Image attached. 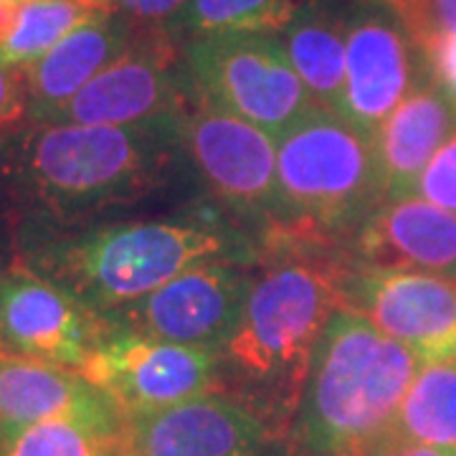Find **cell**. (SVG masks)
<instances>
[{
  "label": "cell",
  "mask_w": 456,
  "mask_h": 456,
  "mask_svg": "<svg viewBox=\"0 0 456 456\" xmlns=\"http://www.w3.org/2000/svg\"><path fill=\"white\" fill-rule=\"evenodd\" d=\"M373 456H456V449L449 446H434V444H421V441L401 439L391 436Z\"/></svg>",
  "instance_id": "f1b7e54d"
},
{
  "label": "cell",
  "mask_w": 456,
  "mask_h": 456,
  "mask_svg": "<svg viewBox=\"0 0 456 456\" xmlns=\"http://www.w3.org/2000/svg\"><path fill=\"white\" fill-rule=\"evenodd\" d=\"M416 196L456 213V134L436 150L416 183Z\"/></svg>",
  "instance_id": "d4e9b609"
},
{
  "label": "cell",
  "mask_w": 456,
  "mask_h": 456,
  "mask_svg": "<svg viewBox=\"0 0 456 456\" xmlns=\"http://www.w3.org/2000/svg\"><path fill=\"white\" fill-rule=\"evenodd\" d=\"M188 0H112V11L132 28H170Z\"/></svg>",
  "instance_id": "484cf974"
},
{
  "label": "cell",
  "mask_w": 456,
  "mask_h": 456,
  "mask_svg": "<svg viewBox=\"0 0 456 456\" xmlns=\"http://www.w3.org/2000/svg\"><path fill=\"white\" fill-rule=\"evenodd\" d=\"M421 51L386 3L365 5L347 20V61L340 117L373 140L388 114L421 84Z\"/></svg>",
  "instance_id": "5bb4252c"
},
{
  "label": "cell",
  "mask_w": 456,
  "mask_h": 456,
  "mask_svg": "<svg viewBox=\"0 0 456 456\" xmlns=\"http://www.w3.org/2000/svg\"><path fill=\"white\" fill-rule=\"evenodd\" d=\"M61 416L114 419L122 411L79 370L0 355V431H18Z\"/></svg>",
  "instance_id": "ac0fdd59"
},
{
  "label": "cell",
  "mask_w": 456,
  "mask_h": 456,
  "mask_svg": "<svg viewBox=\"0 0 456 456\" xmlns=\"http://www.w3.org/2000/svg\"><path fill=\"white\" fill-rule=\"evenodd\" d=\"M134 28L114 11H102L92 20L64 36L38 61L18 69L26 86V112L33 125L77 97L86 84L112 66L132 46Z\"/></svg>",
  "instance_id": "e0dca14e"
},
{
  "label": "cell",
  "mask_w": 456,
  "mask_h": 456,
  "mask_svg": "<svg viewBox=\"0 0 456 456\" xmlns=\"http://www.w3.org/2000/svg\"><path fill=\"white\" fill-rule=\"evenodd\" d=\"M26 86L20 71L0 59V127L13 125L26 114Z\"/></svg>",
  "instance_id": "4316f807"
},
{
  "label": "cell",
  "mask_w": 456,
  "mask_h": 456,
  "mask_svg": "<svg viewBox=\"0 0 456 456\" xmlns=\"http://www.w3.org/2000/svg\"><path fill=\"white\" fill-rule=\"evenodd\" d=\"M277 38L310 97L320 107L340 114L347 61V20L314 0L284 31L277 33Z\"/></svg>",
  "instance_id": "d6986e66"
},
{
  "label": "cell",
  "mask_w": 456,
  "mask_h": 456,
  "mask_svg": "<svg viewBox=\"0 0 456 456\" xmlns=\"http://www.w3.org/2000/svg\"><path fill=\"white\" fill-rule=\"evenodd\" d=\"M421 368L360 312L342 307L322 330L289 428L292 456H373Z\"/></svg>",
  "instance_id": "277c9868"
},
{
  "label": "cell",
  "mask_w": 456,
  "mask_h": 456,
  "mask_svg": "<svg viewBox=\"0 0 456 456\" xmlns=\"http://www.w3.org/2000/svg\"><path fill=\"white\" fill-rule=\"evenodd\" d=\"M393 436L456 449V360L419 368L395 416Z\"/></svg>",
  "instance_id": "44dd1931"
},
{
  "label": "cell",
  "mask_w": 456,
  "mask_h": 456,
  "mask_svg": "<svg viewBox=\"0 0 456 456\" xmlns=\"http://www.w3.org/2000/svg\"><path fill=\"white\" fill-rule=\"evenodd\" d=\"M13 3H20V0H13Z\"/></svg>",
  "instance_id": "d6a6232c"
},
{
  "label": "cell",
  "mask_w": 456,
  "mask_h": 456,
  "mask_svg": "<svg viewBox=\"0 0 456 456\" xmlns=\"http://www.w3.org/2000/svg\"><path fill=\"white\" fill-rule=\"evenodd\" d=\"M18 3L13 0H0V44L11 36L13 26H16Z\"/></svg>",
  "instance_id": "f546056e"
},
{
  "label": "cell",
  "mask_w": 456,
  "mask_h": 456,
  "mask_svg": "<svg viewBox=\"0 0 456 456\" xmlns=\"http://www.w3.org/2000/svg\"><path fill=\"white\" fill-rule=\"evenodd\" d=\"M456 134V99L428 77L375 130L373 152L386 200L416 196L428 160Z\"/></svg>",
  "instance_id": "2e32d148"
},
{
  "label": "cell",
  "mask_w": 456,
  "mask_h": 456,
  "mask_svg": "<svg viewBox=\"0 0 456 456\" xmlns=\"http://www.w3.org/2000/svg\"><path fill=\"white\" fill-rule=\"evenodd\" d=\"M183 79L196 104L233 114L279 140L317 107L277 36L213 33L191 38Z\"/></svg>",
  "instance_id": "8992f818"
},
{
  "label": "cell",
  "mask_w": 456,
  "mask_h": 456,
  "mask_svg": "<svg viewBox=\"0 0 456 456\" xmlns=\"http://www.w3.org/2000/svg\"><path fill=\"white\" fill-rule=\"evenodd\" d=\"M79 373L132 419L221 391V353L110 327Z\"/></svg>",
  "instance_id": "ba28073f"
},
{
  "label": "cell",
  "mask_w": 456,
  "mask_h": 456,
  "mask_svg": "<svg viewBox=\"0 0 456 456\" xmlns=\"http://www.w3.org/2000/svg\"><path fill=\"white\" fill-rule=\"evenodd\" d=\"M353 241L360 266L456 279V213L421 198L383 200Z\"/></svg>",
  "instance_id": "9a60e30c"
},
{
  "label": "cell",
  "mask_w": 456,
  "mask_h": 456,
  "mask_svg": "<svg viewBox=\"0 0 456 456\" xmlns=\"http://www.w3.org/2000/svg\"><path fill=\"white\" fill-rule=\"evenodd\" d=\"M345 307L368 317L421 362L456 360V279L358 266L342 281Z\"/></svg>",
  "instance_id": "7c38bea8"
},
{
  "label": "cell",
  "mask_w": 456,
  "mask_h": 456,
  "mask_svg": "<svg viewBox=\"0 0 456 456\" xmlns=\"http://www.w3.org/2000/svg\"><path fill=\"white\" fill-rule=\"evenodd\" d=\"M244 266L236 261L200 264L102 320L112 330L224 353L254 287Z\"/></svg>",
  "instance_id": "9c48e42d"
},
{
  "label": "cell",
  "mask_w": 456,
  "mask_h": 456,
  "mask_svg": "<svg viewBox=\"0 0 456 456\" xmlns=\"http://www.w3.org/2000/svg\"><path fill=\"white\" fill-rule=\"evenodd\" d=\"M125 456H292L289 439L259 411L216 391L125 419Z\"/></svg>",
  "instance_id": "8fae6325"
},
{
  "label": "cell",
  "mask_w": 456,
  "mask_h": 456,
  "mask_svg": "<svg viewBox=\"0 0 456 456\" xmlns=\"http://www.w3.org/2000/svg\"><path fill=\"white\" fill-rule=\"evenodd\" d=\"M0 281H3V274H0Z\"/></svg>",
  "instance_id": "836d02e7"
},
{
  "label": "cell",
  "mask_w": 456,
  "mask_h": 456,
  "mask_svg": "<svg viewBox=\"0 0 456 456\" xmlns=\"http://www.w3.org/2000/svg\"><path fill=\"white\" fill-rule=\"evenodd\" d=\"M428 77L456 99V36L436 41L424 53Z\"/></svg>",
  "instance_id": "83f0119b"
},
{
  "label": "cell",
  "mask_w": 456,
  "mask_h": 456,
  "mask_svg": "<svg viewBox=\"0 0 456 456\" xmlns=\"http://www.w3.org/2000/svg\"><path fill=\"white\" fill-rule=\"evenodd\" d=\"M0 456H125V416H61L0 431Z\"/></svg>",
  "instance_id": "ffe728a7"
},
{
  "label": "cell",
  "mask_w": 456,
  "mask_h": 456,
  "mask_svg": "<svg viewBox=\"0 0 456 456\" xmlns=\"http://www.w3.org/2000/svg\"><path fill=\"white\" fill-rule=\"evenodd\" d=\"M380 3H386L388 8H393V3H395V0H380Z\"/></svg>",
  "instance_id": "1f68e13d"
},
{
  "label": "cell",
  "mask_w": 456,
  "mask_h": 456,
  "mask_svg": "<svg viewBox=\"0 0 456 456\" xmlns=\"http://www.w3.org/2000/svg\"><path fill=\"white\" fill-rule=\"evenodd\" d=\"M180 142L208 191L233 216L264 224L266 236L281 226L284 206L272 134L233 114L196 104L180 114Z\"/></svg>",
  "instance_id": "52a82bcc"
},
{
  "label": "cell",
  "mask_w": 456,
  "mask_h": 456,
  "mask_svg": "<svg viewBox=\"0 0 456 456\" xmlns=\"http://www.w3.org/2000/svg\"><path fill=\"white\" fill-rule=\"evenodd\" d=\"M77 3H84L94 11H112V0H77Z\"/></svg>",
  "instance_id": "4dcf8cb0"
},
{
  "label": "cell",
  "mask_w": 456,
  "mask_h": 456,
  "mask_svg": "<svg viewBox=\"0 0 456 456\" xmlns=\"http://www.w3.org/2000/svg\"><path fill=\"white\" fill-rule=\"evenodd\" d=\"M277 178L284 218L269 236L310 244L355 236L386 200L373 140L320 104L277 140Z\"/></svg>",
  "instance_id": "5b68a950"
},
{
  "label": "cell",
  "mask_w": 456,
  "mask_h": 456,
  "mask_svg": "<svg viewBox=\"0 0 456 456\" xmlns=\"http://www.w3.org/2000/svg\"><path fill=\"white\" fill-rule=\"evenodd\" d=\"M391 11L421 56L441 38L456 36V0H395Z\"/></svg>",
  "instance_id": "cb8c5ba5"
},
{
  "label": "cell",
  "mask_w": 456,
  "mask_h": 456,
  "mask_svg": "<svg viewBox=\"0 0 456 456\" xmlns=\"http://www.w3.org/2000/svg\"><path fill=\"white\" fill-rule=\"evenodd\" d=\"M97 13L102 11L77 0H20L16 26L0 44V59L13 69H26Z\"/></svg>",
  "instance_id": "603a6c76"
},
{
  "label": "cell",
  "mask_w": 456,
  "mask_h": 456,
  "mask_svg": "<svg viewBox=\"0 0 456 456\" xmlns=\"http://www.w3.org/2000/svg\"><path fill=\"white\" fill-rule=\"evenodd\" d=\"M20 266L99 317L211 261L248 264L251 241L213 211L86 228H26Z\"/></svg>",
  "instance_id": "6da1fadb"
},
{
  "label": "cell",
  "mask_w": 456,
  "mask_h": 456,
  "mask_svg": "<svg viewBox=\"0 0 456 456\" xmlns=\"http://www.w3.org/2000/svg\"><path fill=\"white\" fill-rule=\"evenodd\" d=\"M277 264L254 281L241 320L221 353L228 391L289 439L310 375L312 355L330 317L345 307V274L302 256L289 239L269 241Z\"/></svg>",
  "instance_id": "3957f363"
},
{
  "label": "cell",
  "mask_w": 456,
  "mask_h": 456,
  "mask_svg": "<svg viewBox=\"0 0 456 456\" xmlns=\"http://www.w3.org/2000/svg\"><path fill=\"white\" fill-rule=\"evenodd\" d=\"M107 322L79 299L16 264L0 281V355L82 370Z\"/></svg>",
  "instance_id": "4fadbf2b"
},
{
  "label": "cell",
  "mask_w": 456,
  "mask_h": 456,
  "mask_svg": "<svg viewBox=\"0 0 456 456\" xmlns=\"http://www.w3.org/2000/svg\"><path fill=\"white\" fill-rule=\"evenodd\" d=\"M314 0H188L167 31L188 38L213 33H281Z\"/></svg>",
  "instance_id": "7402d4cb"
},
{
  "label": "cell",
  "mask_w": 456,
  "mask_h": 456,
  "mask_svg": "<svg viewBox=\"0 0 456 456\" xmlns=\"http://www.w3.org/2000/svg\"><path fill=\"white\" fill-rule=\"evenodd\" d=\"M167 28H134L132 46L77 97L38 125H142L185 112V79L175 71Z\"/></svg>",
  "instance_id": "30bf717a"
},
{
  "label": "cell",
  "mask_w": 456,
  "mask_h": 456,
  "mask_svg": "<svg viewBox=\"0 0 456 456\" xmlns=\"http://www.w3.org/2000/svg\"><path fill=\"white\" fill-rule=\"evenodd\" d=\"M8 178L31 211L28 228H71L140 200L167 175L180 114L142 125H33L16 137Z\"/></svg>",
  "instance_id": "7a4b0ae2"
}]
</instances>
